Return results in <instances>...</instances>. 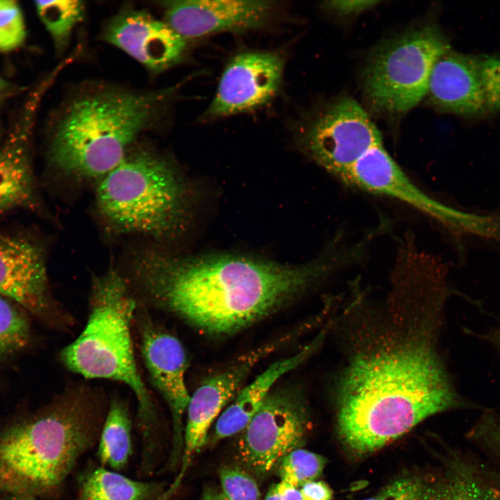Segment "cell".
<instances>
[{"mask_svg": "<svg viewBox=\"0 0 500 500\" xmlns=\"http://www.w3.org/2000/svg\"><path fill=\"white\" fill-rule=\"evenodd\" d=\"M440 110L465 116L500 110V58L449 49L435 62L427 94Z\"/></svg>", "mask_w": 500, "mask_h": 500, "instance_id": "10", "label": "cell"}, {"mask_svg": "<svg viewBox=\"0 0 500 500\" xmlns=\"http://www.w3.org/2000/svg\"><path fill=\"white\" fill-rule=\"evenodd\" d=\"M101 39L153 74L178 64L187 49V40L165 20L144 10L128 6L106 23Z\"/></svg>", "mask_w": 500, "mask_h": 500, "instance_id": "15", "label": "cell"}, {"mask_svg": "<svg viewBox=\"0 0 500 500\" xmlns=\"http://www.w3.org/2000/svg\"><path fill=\"white\" fill-rule=\"evenodd\" d=\"M450 49L440 29L426 23L378 45L362 74L363 93L377 112L403 114L426 95L437 60Z\"/></svg>", "mask_w": 500, "mask_h": 500, "instance_id": "7", "label": "cell"}, {"mask_svg": "<svg viewBox=\"0 0 500 500\" xmlns=\"http://www.w3.org/2000/svg\"><path fill=\"white\" fill-rule=\"evenodd\" d=\"M378 3L377 1L369 0L327 1L324 2L323 7L338 15H352L367 10Z\"/></svg>", "mask_w": 500, "mask_h": 500, "instance_id": "30", "label": "cell"}, {"mask_svg": "<svg viewBox=\"0 0 500 500\" xmlns=\"http://www.w3.org/2000/svg\"><path fill=\"white\" fill-rule=\"evenodd\" d=\"M321 340L322 338L318 336L295 354L272 363L241 389L219 415L214 428L213 440L240 433L260 408L276 381L303 363L315 350Z\"/></svg>", "mask_w": 500, "mask_h": 500, "instance_id": "19", "label": "cell"}, {"mask_svg": "<svg viewBox=\"0 0 500 500\" xmlns=\"http://www.w3.org/2000/svg\"><path fill=\"white\" fill-rule=\"evenodd\" d=\"M199 500H226L221 489L209 488L204 490Z\"/></svg>", "mask_w": 500, "mask_h": 500, "instance_id": "33", "label": "cell"}, {"mask_svg": "<svg viewBox=\"0 0 500 500\" xmlns=\"http://www.w3.org/2000/svg\"><path fill=\"white\" fill-rule=\"evenodd\" d=\"M283 69L284 59L275 52L248 51L235 55L226 66L203 118H222L266 104L278 92Z\"/></svg>", "mask_w": 500, "mask_h": 500, "instance_id": "13", "label": "cell"}, {"mask_svg": "<svg viewBox=\"0 0 500 500\" xmlns=\"http://www.w3.org/2000/svg\"><path fill=\"white\" fill-rule=\"evenodd\" d=\"M462 406L428 342H387L349 362L338 393L337 433L348 455L361 459L424 419Z\"/></svg>", "mask_w": 500, "mask_h": 500, "instance_id": "2", "label": "cell"}, {"mask_svg": "<svg viewBox=\"0 0 500 500\" xmlns=\"http://www.w3.org/2000/svg\"><path fill=\"white\" fill-rule=\"evenodd\" d=\"M51 83L44 80L30 95L15 127L0 147V214L34 210L39 206L30 141L37 108Z\"/></svg>", "mask_w": 500, "mask_h": 500, "instance_id": "18", "label": "cell"}, {"mask_svg": "<svg viewBox=\"0 0 500 500\" xmlns=\"http://www.w3.org/2000/svg\"><path fill=\"white\" fill-rule=\"evenodd\" d=\"M269 350L268 345L260 348L231 367L211 376L190 395L186 410L180 470L159 500H167L176 492L195 456L206 444L211 424L222 409L236 397L253 366Z\"/></svg>", "mask_w": 500, "mask_h": 500, "instance_id": "14", "label": "cell"}, {"mask_svg": "<svg viewBox=\"0 0 500 500\" xmlns=\"http://www.w3.org/2000/svg\"><path fill=\"white\" fill-rule=\"evenodd\" d=\"M25 37V23L19 5L12 0H0V51L16 49Z\"/></svg>", "mask_w": 500, "mask_h": 500, "instance_id": "27", "label": "cell"}, {"mask_svg": "<svg viewBox=\"0 0 500 500\" xmlns=\"http://www.w3.org/2000/svg\"><path fill=\"white\" fill-rule=\"evenodd\" d=\"M0 296L51 328L66 331L74 324L50 291L44 250L25 237L0 232Z\"/></svg>", "mask_w": 500, "mask_h": 500, "instance_id": "12", "label": "cell"}, {"mask_svg": "<svg viewBox=\"0 0 500 500\" xmlns=\"http://www.w3.org/2000/svg\"><path fill=\"white\" fill-rule=\"evenodd\" d=\"M303 500H332L333 492L331 487L322 481H311L300 488Z\"/></svg>", "mask_w": 500, "mask_h": 500, "instance_id": "31", "label": "cell"}, {"mask_svg": "<svg viewBox=\"0 0 500 500\" xmlns=\"http://www.w3.org/2000/svg\"><path fill=\"white\" fill-rule=\"evenodd\" d=\"M131 420L126 402L118 395L109 400L100 431L98 456L115 470L126 465L131 453Z\"/></svg>", "mask_w": 500, "mask_h": 500, "instance_id": "21", "label": "cell"}, {"mask_svg": "<svg viewBox=\"0 0 500 500\" xmlns=\"http://www.w3.org/2000/svg\"><path fill=\"white\" fill-rule=\"evenodd\" d=\"M264 500H281L276 484H273L269 487Z\"/></svg>", "mask_w": 500, "mask_h": 500, "instance_id": "34", "label": "cell"}, {"mask_svg": "<svg viewBox=\"0 0 500 500\" xmlns=\"http://www.w3.org/2000/svg\"><path fill=\"white\" fill-rule=\"evenodd\" d=\"M442 487L443 474L409 472L363 500H440Z\"/></svg>", "mask_w": 500, "mask_h": 500, "instance_id": "24", "label": "cell"}, {"mask_svg": "<svg viewBox=\"0 0 500 500\" xmlns=\"http://www.w3.org/2000/svg\"><path fill=\"white\" fill-rule=\"evenodd\" d=\"M281 500H303L300 489L285 481L276 483Z\"/></svg>", "mask_w": 500, "mask_h": 500, "instance_id": "32", "label": "cell"}, {"mask_svg": "<svg viewBox=\"0 0 500 500\" xmlns=\"http://www.w3.org/2000/svg\"><path fill=\"white\" fill-rule=\"evenodd\" d=\"M3 94H6L1 93V92H0V100L1 99L2 97L3 96Z\"/></svg>", "mask_w": 500, "mask_h": 500, "instance_id": "38", "label": "cell"}, {"mask_svg": "<svg viewBox=\"0 0 500 500\" xmlns=\"http://www.w3.org/2000/svg\"><path fill=\"white\" fill-rule=\"evenodd\" d=\"M342 181L362 191L403 201L452 228H467L472 222L471 217L440 203L419 188L383 144L367 151Z\"/></svg>", "mask_w": 500, "mask_h": 500, "instance_id": "16", "label": "cell"}, {"mask_svg": "<svg viewBox=\"0 0 500 500\" xmlns=\"http://www.w3.org/2000/svg\"><path fill=\"white\" fill-rule=\"evenodd\" d=\"M101 394L86 384L65 390L37 415L0 433V492L49 493L96 440L103 419Z\"/></svg>", "mask_w": 500, "mask_h": 500, "instance_id": "4", "label": "cell"}, {"mask_svg": "<svg viewBox=\"0 0 500 500\" xmlns=\"http://www.w3.org/2000/svg\"><path fill=\"white\" fill-rule=\"evenodd\" d=\"M301 140L309 156L340 180L367 151L382 144L369 116L349 97L331 101L313 114Z\"/></svg>", "mask_w": 500, "mask_h": 500, "instance_id": "9", "label": "cell"}, {"mask_svg": "<svg viewBox=\"0 0 500 500\" xmlns=\"http://www.w3.org/2000/svg\"><path fill=\"white\" fill-rule=\"evenodd\" d=\"M35 6L56 49L64 51L74 30L85 17L84 2L78 0L36 1Z\"/></svg>", "mask_w": 500, "mask_h": 500, "instance_id": "23", "label": "cell"}, {"mask_svg": "<svg viewBox=\"0 0 500 500\" xmlns=\"http://www.w3.org/2000/svg\"><path fill=\"white\" fill-rule=\"evenodd\" d=\"M160 484L131 479L117 472L99 467L82 481L80 500H147L158 494Z\"/></svg>", "mask_w": 500, "mask_h": 500, "instance_id": "22", "label": "cell"}, {"mask_svg": "<svg viewBox=\"0 0 500 500\" xmlns=\"http://www.w3.org/2000/svg\"><path fill=\"white\" fill-rule=\"evenodd\" d=\"M164 20L186 40L221 32H245L265 26L277 6L272 1H166Z\"/></svg>", "mask_w": 500, "mask_h": 500, "instance_id": "17", "label": "cell"}, {"mask_svg": "<svg viewBox=\"0 0 500 500\" xmlns=\"http://www.w3.org/2000/svg\"><path fill=\"white\" fill-rule=\"evenodd\" d=\"M134 322L140 349L152 385L166 402L172 422V448L167 467L179 465L183 453L184 426L190 394L185 383L188 367L181 341L156 323L147 309L138 307Z\"/></svg>", "mask_w": 500, "mask_h": 500, "instance_id": "11", "label": "cell"}, {"mask_svg": "<svg viewBox=\"0 0 500 500\" xmlns=\"http://www.w3.org/2000/svg\"><path fill=\"white\" fill-rule=\"evenodd\" d=\"M344 265L333 249L300 266L231 255L182 258L145 249L133 256L128 281L140 306L226 336L278 311Z\"/></svg>", "mask_w": 500, "mask_h": 500, "instance_id": "1", "label": "cell"}, {"mask_svg": "<svg viewBox=\"0 0 500 500\" xmlns=\"http://www.w3.org/2000/svg\"><path fill=\"white\" fill-rule=\"evenodd\" d=\"M308 425V412L299 390H273L240 433L239 460L250 474L265 476L288 453L301 448Z\"/></svg>", "mask_w": 500, "mask_h": 500, "instance_id": "8", "label": "cell"}, {"mask_svg": "<svg viewBox=\"0 0 500 500\" xmlns=\"http://www.w3.org/2000/svg\"><path fill=\"white\" fill-rule=\"evenodd\" d=\"M97 182V208L113 233L164 240L183 228L187 188L165 156L149 149L128 151Z\"/></svg>", "mask_w": 500, "mask_h": 500, "instance_id": "6", "label": "cell"}, {"mask_svg": "<svg viewBox=\"0 0 500 500\" xmlns=\"http://www.w3.org/2000/svg\"><path fill=\"white\" fill-rule=\"evenodd\" d=\"M10 89V84L0 76V92L6 94Z\"/></svg>", "mask_w": 500, "mask_h": 500, "instance_id": "36", "label": "cell"}, {"mask_svg": "<svg viewBox=\"0 0 500 500\" xmlns=\"http://www.w3.org/2000/svg\"><path fill=\"white\" fill-rule=\"evenodd\" d=\"M488 338L491 340L500 350V327L494 330L490 334Z\"/></svg>", "mask_w": 500, "mask_h": 500, "instance_id": "35", "label": "cell"}, {"mask_svg": "<svg viewBox=\"0 0 500 500\" xmlns=\"http://www.w3.org/2000/svg\"><path fill=\"white\" fill-rule=\"evenodd\" d=\"M326 462L321 455L297 448L285 456L276 468L281 481L300 488L320 477Z\"/></svg>", "mask_w": 500, "mask_h": 500, "instance_id": "25", "label": "cell"}, {"mask_svg": "<svg viewBox=\"0 0 500 500\" xmlns=\"http://www.w3.org/2000/svg\"><path fill=\"white\" fill-rule=\"evenodd\" d=\"M29 337L27 317L10 301L0 296V356L22 349Z\"/></svg>", "mask_w": 500, "mask_h": 500, "instance_id": "26", "label": "cell"}, {"mask_svg": "<svg viewBox=\"0 0 500 500\" xmlns=\"http://www.w3.org/2000/svg\"><path fill=\"white\" fill-rule=\"evenodd\" d=\"M138 302L128 281L113 267L92 278L89 314L78 336L60 351L69 371L87 379L125 384L137 402L142 453L158 452L160 419L153 397L137 365L131 328Z\"/></svg>", "mask_w": 500, "mask_h": 500, "instance_id": "5", "label": "cell"}, {"mask_svg": "<svg viewBox=\"0 0 500 500\" xmlns=\"http://www.w3.org/2000/svg\"><path fill=\"white\" fill-rule=\"evenodd\" d=\"M10 500H38L35 497L29 495H13Z\"/></svg>", "mask_w": 500, "mask_h": 500, "instance_id": "37", "label": "cell"}, {"mask_svg": "<svg viewBox=\"0 0 500 500\" xmlns=\"http://www.w3.org/2000/svg\"><path fill=\"white\" fill-rule=\"evenodd\" d=\"M177 88L143 91L105 83L81 88L67 101L55 126L51 164L77 179L98 181L158 121Z\"/></svg>", "mask_w": 500, "mask_h": 500, "instance_id": "3", "label": "cell"}, {"mask_svg": "<svg viewBox=\"0 0 500 500\" xmlns=\"http://www.w3.org/2000/svg\"><path fill=\"white\" fill-rule=\"evenodd\" d=\"M221 490L226 500H260V491L251 474L235 467L219 472Z\"/></svg>", "mask_w": 500, "mask_h": 500, "instance_id": "28", "label": "cell"}, {"mask_svg": "<svg viewBox=\"0 0 500 500\" xmlns=\"http://www.w3.org/2000/svg\"><path fill=\"white\" fill-rule=\"evenodd\" d=\"M468 438L500 463V412L485 410L468 433Z\"/></svg>", "mask_w": 500, "mask_h": 500, "instance_id": "29", "label": "cell"}, {"mask_svg": "<svg viewBox=\"0 0 500 500\" xmlns=\"http://www.w3.org/2000/svg\"><path fill=\"white\" fill-rule=\"evenodd\" d=\"M440 500H500V471L471 456L453 454Z\"/></svg>", "mask_w": 500, "mask_h": 500, "instance_id": "20", "label": "cell"}]
</instances>
